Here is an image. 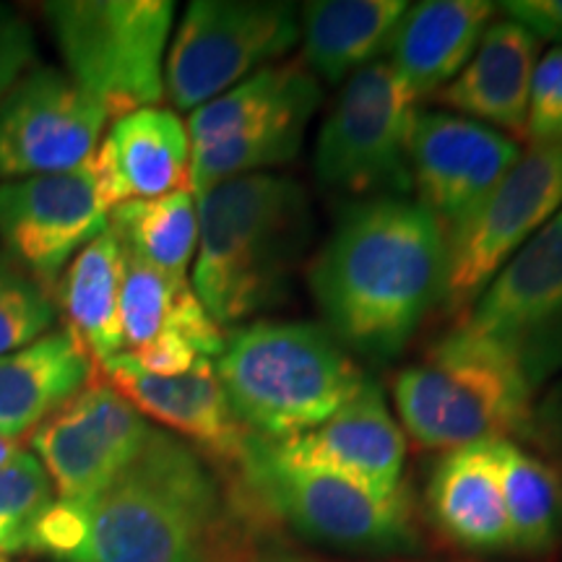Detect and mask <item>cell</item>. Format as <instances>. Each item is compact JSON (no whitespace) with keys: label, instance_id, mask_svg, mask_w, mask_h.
Listing matches in <instances>:
<instances>
[{"label":"cell","instance_id":"16","mask_svg":"<svg viewBox=\"0 0 562 562\" xmlns=\"http://www.w3.org/2000/svg\"><path fill=\"white\" fill-rule=\"evenodd\" d=\"M521 149L487 125L448 112H425L412 136V188L442 235L469 220L516 165Z\"/></svg>","mask_w":562,"mask_h":562},{"label":"cell","instance_id":"13","mask_svg":"<svg viewBox=\"0 0 562 562\" xmlns=\"http://www.w3.org/2000/svg\"><path fill=\"white\" fill-rule=\"evenodd\" d=\"M110 115L66 70L34 66L0 97V182L87 165Z\"/></svg>","mask_w":562,"mask_h":562},{"label":"cell","instance_id":"6","mask_svg":"<svg viewBox=\"0 0 562 562\" xmlns=\"http://www.w3.org/2000/svg\"><path fill=\"white\" fill-rule=\"evenodd\" d=\"M229 492L252 516H273L315 544L351 554H404L419 547L406 490L375 497L360 484L281 459L250 432Z\"/></svg>","mask_w":562,"mask_h":562},{"label":"cell","instance_id":"8","mask_svg":"<svg viewBox=\"0 0 562 562\" xmlns=\"http://www.w3.org/2000/svg\"><path fill=\"white\" fill-rule=\"evenodd\" d=\"M42 9L66 74L110 117L157 108L175 19L170 0H55Z\"/></svg>","mask_w":562,"mask_h":562},{"label":"cell","instance_id":"17","mask_svg":"<svg viewBox=\"0 0 562 562\" xmlns=\"http://www.w3.org/2000/svg\"><path fill=\"white\" fill-rule=\"evenodd\" d=\"M100 372L140 417L180 435L188 446L224 467V472H232L243 459L250 430L232 412L214 360L195 362L182 375H154L140 370L128 355H117Z\"/></svg>","mask_w":562,"mask_h":562},{"label":"cell","instance_id":"21","mask_svg":"<svg viewBox=\"0 0 562 562\" xmlns=\"http://www.w3.org/2000/svg\"><path fill=\"white\" fill-rule=\"evenodd\" d=\"M495 5L484 0H425L409 5L391 40L389 66L414 97H432L472 58Z\"/></svg>","mask_w":562,"mask_h":562},{"label":"cell","instance_id":"12","mask_svg":"<svg viewBox=\"0 0 562 562\" xmlns=\"http://www.w3.org/2000/svg\"><path fill=\"white\" fill-rule=\"evenodd\" d=\"M459 326L508 349L533 389L562 368V209L495 273Z\"/></svg>","mask_w":562,"mask_h":562},{"label":"cell","instance_id":"23","mask_svg":"<svg viewBox=\"0 0 562 562\" xmlns=\"http://www.w3.org/2000/svg\"><path fill=\"white\" fill-rule=\"evenodd\" d=\"M97 364L66 328L0 355V435L21 440L79 393Z\"/></svg>","mask_w":562,"mask_h":562},{"label":"cell","instance_id":"22","mask_svg":"<svg viewBox=\"0 0 562 562\" xmlns=\"http://www.w3.org/2000/svg\"><path fill=\"white\" fill-rule=\"evenodd\" d=\"M427 513L442 539L476 554L510 552L508 513L492 442L442 456L427 482Z\"/></svg>","mask_w":562,"mask_h":562},{"label":"cell","instance_id":"30","mask_svg":"<svg viewBox=\"0 0 562 562\" xmlns=\"http://www.w3.org/2000/svg\"><path fill=\"white\" fill-rule=\"evenodd\" d=\"M55 321V294L0 250V355L50 334Z\"/></svg>","mask_w":562,"mask_h":562},{"label":"cell","instance_id":"25","mask_svg":"<svg viewBox=\"0 0 562 562\" xmlns=\"http://www.w3.org/2000/svg\"><path fill=\"white\" fill-rule=\"evenodd\" d=\"M121 284L123 248L108 227L70 261L55 286V302L66 318V331L97 368L125 351Z\"/></svg>","mask_w":562,"mask_h":562},{"label":"cell","instance_id":"36","mask_svg":"<svg viewBox=\"0 0 562 562\" xmlns=\"http://www.w3.org/2000/svg\"><path fill=\"white\" fill-rule=\"evenodd\" d=\"M0 562H9V558H3V554H0Z\"/></svg>","mask_w":562,"mask_h":562},{"label":"cell","instance_id":"7","mask_svg":"<svg viewBox=\"0 0 562 562\" xmlns=\"http://www.w3.org/2000/svg\"><path fill=\"white\" fill-rule=\"evenodd\" d=\"M318 104V79L302 60L258 70L201 104L188 121L191 193L292 161Z\"/></svg>","mask_w":562,"mask_h":562},{"label":"cell","instance_id":"24","mask_svg":"<svg viewBox=\"0 0 562 562\" xmlns=\"http://www.w3.org/2000/svg\"><path fill=\"white\" fill-rule=\"evenodd\" d=\"M409 3L402 0H318L302 5L300 37L315 79L347 81L389 50Z\"/></svg>","mask_w":562,"mask_h":562},{"label":"cell","instance_id":"20","mask_svg":"<svg viewBox=\"0 0 562 562\" xmlns=\"http://www.w3.org/2000/svg\"><path fill=\"white\" fill-rule=\"evenodd\" d=\"M539 58V40L513 19L490 21L480 45L461 74L446 83L435 102L461 117L526 138L531 79Z\"/></svg>","mask_w":562,"mask_h":562},{"label":"cell","instance_id":"9","mask_svg":"<svg viewBox=\"0 0 562 562\" xmlns=\"http://www.w3.org/2000/svg\"><path fill=\"white\" fill-rule=\"evenodd\" d=\"M417 97L389 60L351 74L315 144V178L349 195H396L412 191V136Z\"/></svg>","mask_w":562,"mask_h":562},{"label":"cell","instance_id":"11","mask_svg":"<svg viewBox=\"0 0 562 562\" xmlns=\"http://www.w3.org/2000/svg\"><path fill=\"white\" fill-rule=\"evenodd\" d=\"M562 209V140L531 146L446 237L448 313L463 315L495 273Z\"/></svg>","mask_w":562,"mask_h":562},{"label":"cell","instance_id":"19","mask_svg":"<svg viewBox=\"0 0 562 562\" xmlns=\"http://www.w3.org/2000/svg\"><path fill=\"white\" fill-rule=\"evenodd\" d=\"M97 186L110 211L191 188V138L178 112L144 108L117 117L94 157Z\"/></svg>","mask_w":562,"mask_h":562},{"label":"cell","instance_id":"15","mask_svg":"<svg viewBox=\"0 0 562 562\" xmlns=\"http://www.w3.org/2000/svg\"><path fill=\"white\" fill-rule=\"evenodd\" d=\"M151 427L97 368L70 402L30 435L60 501H89L136 459Z\"/></svg>","mask_w":562,"mask_h":562},{"label":"cell","instance_id":"31","mask_svg":"<svg viewBox=\"0 0 562 562\" xmlns=\"http://www.w3.org/2000/svg\"><path fill=\"white\" fill-rule=\"evenodd\" d=\"M526 140L531 146L562 140V47H552L533 68Z\"/></svg>","mask_w":562,"mask_h":562},{"label":"cell","instance_id":"18","mask_svg":"<svg viewBox=\"0 0 562 562\" xmlns=\"http://www.w3.org/2000/svg\"><path fill=\"white\" fill-rule=\"evenodd\" d=\"M271 446L281 459L344 476L375 497L402 492L406 440L372 378L321 427Z\"/></svg>","mask_w":562,"mask_h":562},{"label":"cell","instance_id":"4","mask_svg":"<svg viewBox=\"0 0 562 562\" xmlns=\"http://www.w3.org/2000/svg\"><path fill=\"white\" fill-rule=\"evenodd\" d=\"M216 375L245 430L290 440L321 427L362 389L349 349L313 323H252L227 336Z\"/></svg>","mask_w":562,"mask_h":562},{"label":"cell","instance_id":"34","mask_svg":"<svg viewBox=\"0 0 562 562\" xmlns=\"http://www.w3.org/2000/svg\"><path fill=\"white\" fill-rule=\"evenodd\" d=\"M531 442L542 446L544 451L562 456V389L554 391L542 406L533 409Z\"/></svg>","mask_w":562,"mask_h":562},{"label":"cell","instance_id":"33","mask_svg":"<svg viewBox=\"0 0 562 562\" xmlns=\"http://www.w3.org/2000/svg\"><path fill=\"white\" fill-rule=\"evenodd\" d=\"M503 11L537 40L562 42V0H508Z\"/></svg>","mask_w":562,"mask_h":562},{"label":"cell","instance_id":"27","mask_svg":"<svg viewBox=\"0 0 562 562\" xmlns=\"http://www.w3.org/2000/svg\"><path fill=\"white\" fill-rule=\"evenodd\" d=\"M110 229L138 261L172 279H188L199 248V201L191 188L149 201H128L110 211Z\"/></svg>","mask_w":562,"mask_h":562},{"label":"cell","instance_id":"14","mask_svg":"<svg viewBox=\"0 0 562 562\" xmlns=\"http://www.w3.org/2000/svg\"><path fill=\"white\" fill-rule=\"evenodd\" d=\"M110 227L94 161L68 172L0 182L3 252L55 294L66 269Z\"/></svg>","mask_w":562,"mask_h":562},{"label":"cell","instance_id":"35","mask_svg":"<svg viewBox=\"0 0 562 562\" xmlns=\"http://www.w3.org/2000/svg\"><path fill=\"white\" fill-rule=\"evenodd\" d=\"M21 451H24V448H21V440H11V438H3V435H0V467H3V463H9L13 456H19Z\"/></svg>","mask_w":562,"mask_h":562},{"label":"cell","instance_id":"29","mask_svg":"<svg viewBox=\"0 0 562 562\" xmlns=\"http://www.w3.org/2000/svg\"><path fill=\"white\" fill-rule=\"evenodd\" d=\"M55 503V487L37 456L21 451L0 467V554L26 552L34 526Z\"/></svg>","mask_w":562,"mask_h":562},{"label":"cell","instance_id":"26","mask_svg":"<svg viewBox=\"0 0 562 562\" xmlns=\"http://www.w3.org/2000/svg\"><path fill=\"white\" fill-rule=\"evenodd\" d=\"M508 513L510 552L550 558L562 544V476L521 442L492 440Z\"/></svg>","mask_w":562,"mask_h":562},{"label":"cell","instance_id":"28","mask_svg":"<svg viewBox=\"0 0 562 562\" xmlns=\"http://www.w3.org/2000/svg\"><path fill=\"white\" fill-rule=\"evenodd\" d=\"M188 290H191L188 279L167 277L123 250L121 328L128 355L146 349L165 334Z\"/></svg>","mask_w":562,"mask_h":562},{"label":"cell","instance_id":"2","mask_svg":"<svg viewBox=\"0 0 562 562\" xmlns=\"http://www.w3.org/2000/svg\"><path fill=\"white\" fill-rule=\"evenodd\" d=\"M448 245L417 201L351 203L307 271L328 331L347 349L391 360L446 294Z\"/></svg>","mask_w":562,"mask_h":562},{"label":"cell","instance_id":"3","mask_svg":"<svg viewBox=\"0 0 562 562\" xmlns=\"http://www.w3.org/2000/svg\"><path fill=\"white\" fill-rule=\"evenodd\" d=\"M199 201L193 292L227 328L279 305L311 240L305 188L269 172L224 180Z\"/></svg>","mask_w":562,"mask_h":562},{"label":"cell","instance_id":"1","mask_svg":"<svg viewBox=\"0 0 562 562\" xmlns=\"http://www.w3.org/2000/svg\"><path fill=\"white\" fill-rule=\"evenodd\" d=\"M256 524L195 448L151 427L102 492L42 513L26 552L58 562H258Z\"/></svg>","mask_w":562,"mask_h":562},{"label":"cell","instance_id":"5","mask_svg":"<svg viewBox=\"0 0 562 562\" xmlns=\"http://www.w3.org/2000/svg\"><path fill=\"white\" fill-rule=\"evenodd\" d=\"M533 383L508 349L456 326L393 378V402L414 446L456 451L476 442H531Z\"/></svg>","mask_w":562,"mask_h":562},{"label":"cell","instance_id":"10","mask_svg":"<svg viewBox=\"0 0 562 562\" xmlns=\"http://www.w3.org/2000/svg\"><path fill=\"white\" fill-rule=\"evenodd\" d=\"M297 40L290 3L195 0L167 50L165 94L178 110H199L284 58Z\"/></svg>","mask_w":562,"mask_h":562},{"label":"cell","instance_id":"32","mask_svg":"<svg viewBox=\"0 0 562 562\" xmlns=\"http://www.w3.org/2000/svg\"><path fill=\"white\" fill-rule=\"evenodd\" d=\"M37 60V42L30 21L11 5L0 3V97Z\"/></svg>","mask_w":562,"mask_h":562}]
</instances>
